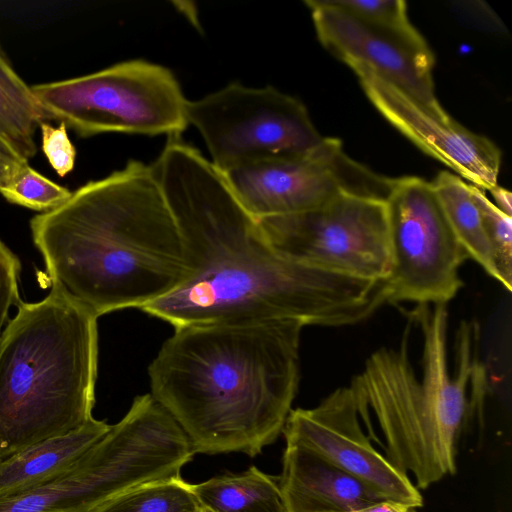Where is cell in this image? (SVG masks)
<instances>
[{
	"label": "cell",
	"instance_id": "obj_1",
	"mask_svg": "<svg viewBox=\"0 0 512 512\" xmlns=\"http://www.w3.org/2000/svg\"><path fill=\"white\" fill-rule=\"evenodd\" d=\"M183 237L188 274L141 308L176 327L290 319L306 325L360 322L387 303L385 280L316 269L276 251L224 174L198 149L169 137L150 165Z\"/></svg>",
	"mask_w": 512,
	"mask_h": 512
},
{
	"label": "cell",
	"instance_id": "obj_2",
	"mask_svg": "<svg viewBox=\"0 0 512 512\" xmlns=\"http://www.w3.org/2000/svg\"><path fill=\"white\" fill-rule=\"evenodd\" d=\"M303 327L290 319L176 327L148 367L150 394L194 453L255 457L292 410Z\"/></svg>",
	"mask_w": 512,
	"mask_h": 512
},
{
	"label": "cell",
	"instance_id": "obj_3",
	"mask_svg": "<svg viewBox=\"0 0 512 512\" xmlns=\"http://www.w3.org/2000/svg\"><path fill=\"white\" fill-rule=\"evenodd\" d=\"M30 228L51 285L97 317L141 309L189 271L173 213L151 166L138 160L79 187Z\"/></svg>",
	"mask_w": 512,
	"mask_h": 512
},
{
	"label": "cell",
	"instance_id": "obj_4",
	"mask_svg": "<svg viewBox=\"0 0 512 512\" xmlns=\"http://www.w3.org/2000/svg\"><path fill=\"white\" fill-rule=\"evenodd\" d=\"M17 308L0 343V459L81 427L95 403L98 317L55 286Z\"/></svg>",
	"mask_w": 512,
	"mask_h": 512
},
{
	"label": "cell",
	"instance_id": "obj_5",
	"mask_svg": "<svg viewBox=\"0 0 512 512\" xmlns=\"http://www.w3.org/2000/svg\"><path fill=\"white\" fill-rule=\"evenodd\" d=\"M31 89L46 120H58L80 137L109 132L179 137L189 125L188 100L173 72L143 59Z\"/></svg>",
	"mask_w": 512,
	"mask_h": 512
},
{
	"label": "cell",
	"instance_id": "obj_6",
	"mask_svg": "<svg viewBox=\"0 0 512 512\" xmlns=\"http://www.w3.org/2000/svg\"><path fill=\"white\" fill-rule=\"evenodd\" d=\"M186 117L205 141L210 162L222 173L265 159L299 156L324 139L305 105L272 86L232 82L188 100Z\"/></svg>",
	"mask_w": 512,
	"mask_h": 512
},
{
	"label": "cell",
	"instance_id": "obj_7",
	"mask_svg": "<svg viewBox=\"0 0 512 512\" xmlns=\"http://www.w3.org/2000/svg\"><path fill=\"white\" fill-rule=\"evenodd\" d=\"M385 204L390 248L387 303L447 305L463 286L459 270L468 256L431 182L414 176L396 178Z\"/></svg>",
	"mask_w": 512,
	"mask_h": 512
},
{
	"label": "cell",
	"instance_id": "obj_8",
	"mask_svg": "<svg viewBox=\"0 0 512 512\" xmlns=\"http://www.w3.org/2000/svg\"><path fill=\"white\" fill-rule=\"evenodd\" d=\"M257 221L269 244L291 260L364 280L389 274L385 201L343 194L310 210Z\"/></svg>",
	"mask_w": 512,
	"mask_h": 512
},
{
	"label": "cell",
	"instance_id": "obj_9",
	"mask_svg": "<svg viewBox=\"0 0 512 512\" xmlns=\"http://www.w3.org/2000/svg\"><path fill=\"white\" fill-rule=\"evenodd\" d=\"M409 338L399 348H381L370 355L350 387L359 415L372 412L384 436L386 458L412 474L426 489L456 472V451L443 441L409 358Z\"/></svg>",
	"mask_w": 512,
	"mask_h": 512
},
{
	"label": "cell",
	"instance_id": "obj_10",
	"mask_svg": "<svg viewBox=\"0 0 512 512\" xmlns=\"http://www.w3.org/2000/svg\"><path fill=\"white\" fill-rule=\"evenodd\" d=\"M223 174L257 220L310 210L343 194L386 201L396 181L349 157L341 141L331 137L305 154L265 159Z\"/></svg>",
	"mask_w": 512,
	"mask_h": 512
},
{
	"label": "cell",
	"instance_id": "obj_11",
	"mask_svg": "<svg viewBox=\"0 0 512 512\" xmlns=\"http://www.w3.org/2000/svg\"><path fill=\"white\" fill-rule=\"evenodd\" d=\"M282 433L286 443L317 454L386 499L423 506V497L408 475L380 454L363 432L350 385L334 390L313 408L291 410Z\"/></svg>",
	"mask_w": 512,
	"mask_h": 512
},
{
	"label": "cell",
	"instance_id": "obj_12",
	"mask_svg": "<svg viewBox=\"0 0 512 512\" xmlns=\"http://www.w3.org/2000/svg\"><path fill=\"white\" fill-rule=\"evenodd\" d=\"M348 66L379 113L422 151L484 191L498 184L502 153L489 138L431 113L365 65Z\"/></svg>",
	"mask_w": 512,
	"mask_h": 512
},
{
	"label": "cell",
	"instance_id": "obj_13",
	"mask_svg": "<svg viewBox=\"0 0 512 512\" xmlns=\"http://www.w3.org/2000/svg\"><path fill=\"white\" fill-rule=\"evenodd\" d=\"M305 4L320 43L334 56L347 65H365L431 113L450 117L435 95L429 46L418 47L377 30L328 0H306Z\"/></svg>",
	"mask_w": 512,
	"mask_h": 512
},
{
	"label": "cell",
	"instance_id": "obj_14",
	"mask_svg": "<svg viewBox=\"0 0 512 512\" xmlns=\"http://www.w3.org/2000/svg\"><path fill=\"white\" fill-rule=\"evenodd\" d=\"M278 477L285 512H347L386 498L317 454L286 443Z\"/></svg>",
	"mask_w": 512,
	"mask_h": 512
},
{
	"label": "cell",
	"instance_id": "obj_15",
	"mask_svg": "<svg viewBox=\"0 0 512 512\" xmlns=\"http://www.w3.org/2000/svg\"><path fill=\"white\" fill-rule=\"evenodd\" d=\"M111 425L94 417L81 427L0 459V499L39 487L69 469Z\"/></svg>",
	"mask_w": 512,
	"mask_h": 512
},
{
	"label": "cell",
	"instance_id": "obj_16",
	"mask_svg": "<svg viewBox=\"0 0 512 512\" xmlns=\"http://www.w3.org/2000/svg\"><path fill=\"white\" fill-rule=\"evenodd\" d=\"M192 489L212 512H285L278 481L255 466L192 484Z\"/></svg>",
	"mask_w": 512,
	"mask_h": 512
},
{
	"label": "cell",
	"instance_id": "obj_17",
	"mask_svg": "<svg viewBox=\"0 0 512 512\" xmlns=\"http://www.w3.org/2000/svg\"><path fill=\"white\" fill-rule=\"evenodd\" d=\"M431 184L468 258L499 282L493 247L472 199L470 184L449 171H441Z\"/></svg>",
	"mask_w": 512,
	"mask_h": 512
},
{
	"label": "cell",
	"instance_id": "obj_18",
	"mask_svg": "<svg viewBox=\"0 0 512 512\" xmlns=\"http://www.w3.org/2000/svg\"><path fill=\"white\" fill-rule=\"evenodd\" d=\"M45 120L31 86L17 74L0 45V136L28 161L37 152L35 135Z\"/></svg>",
	"mask_w": 512,
	"mask_h": 512
},
{
	"label": "cell",
	"instance_id": "obj_19",
	"mask_svg": "<svg viewBox=\"0 0 512 512\" xmlns=\"http://www.w3.org/2000/svg\"><path fill=\"white\" fill-rule=\"evenodd\" d=\"M201 509L192 484L180 476L134 488L97 512H200Z\"/></svg>",
	"mask_w": 512,
	"mask_h": 512
},
{
	"label": "cell",
	"instance_id": "obj_20",
	"mask_svg": "<svg viewBox=\"0 0 512 512\" xmlns=\"http://www.w3.org/2000/svg\"><path fill=\"white\" fill-rule=\"evenodd\" d=\"M359 21L418 47L425 39L412 25L403 0H328Z\"/></svg>",
	"mask_w": 512,
	"mask_h": 512
},
{
	"label": "cell",
	"instance_id": "obj_21",
	"mask_svg": "<svg viewBox=\"0 0 512 512\" xmlns=\"http://www.w3.org/2000/svg\"><path fill=\"white\" fill-rule=\"evenodd\" d=\"M0 194L10 203L44 213L64 204L72 191L24 163L0 189Z\"/></svg>",
	"mask_w": 512,
	"mask_h": 512
},
{
	"label": "cell",
	"instance_id": "obj_22",
	"mask_svg": "<svg viewBox=\"0 0 512 512\" xmlns=\"http://www.w3.org/2000/svg\"><path fill=\"white\" fill-rule=\"evenodd\" d=\"M470 192L493 247L499 283L511 291L512 217L498 209L481 188L470 184Z\"/></svg>",
	"mask_w": 512,
	"mask_h": 512
},
{
	"label": "cell",
	"instance_id": "obj_23",
	"mask_svg": "<svg viewBox=\"0 0 512 512\" xmlns=\"http://www.w3.org/2000/svg\"><path fill=\"white\" fill-rule=\"evenodd\" d=\"M42 150L54 171L60 177L70 173L75 165L76 149L64 123L53 126L44 121L40 124Z\"/></svg>",
	"mask_w": 512,
	"mask_h": 512
},
{
	"label": "cell",
	"instance_id": "obj_24",
	"mask_svg": "<svg viewBox=\"0 0 512 512\" xmlns=\"http://www.w3.org/2000/svg\"><path fill=\"white\" fill-rule=\"evenodd\" d=\"M21 262L19 258L0 240V343L4 329L8 323L9 311L18 306L19 277Z\"/></svg>",
	"mask_w": 512,
	"mask_h": 512
},
{
	"label": "cell",
	"instance_id": "obj_25",
	"mask_svg": "<svg viewBox=\"0 0 512 512\" xmlns=\"http://www.w3.org/2000/svg\"><path fill=\"white\" fill-rule=\"evenodd\" d=\"M347 512H417V508L385 499L368 507Z\"/></svg>",
	"mask_w": 512,
	"mask_h": 512
},
{
	"label": "cell",
	"instance_id": "obj_26",
	"mask_svg": "<svg viewBox=\"0 0 512 512\" xmlns=\"http://www.w3.org/2000/svg\"><path fill=\"white\" fill-rule=\"evenodd\" d=\"M494 201L495 206L502 212L512 217V194L511 192L499 186L498 184L488 190Z\"/></svg>",
	"mask_w": 512,
	"mask_h": 512
},
{
	"label": "cell",
	"instance_id": "obj_27",
	"mask_svg": "<svg viewBox=\"0 0 512 512\" xmlns=\"http://www.w3.org/2000/svg\"><path fill=\"white\" fill-rule=\"evenodd\" d=\"M0 159L14 165L28 163L16 150L0 136Z\"/></svg>",
	"mask_w": 512,
	"mask_h": 512
},
{
	"label": "cell",
	"instance_id": "obj_28",
	"mask_svg": "<svg viewBox=\"0 0 512 512\" xmlns=\"http://www.w3.org/2000/svg\"><path fill=\"white\" fill-rule=\"evenodd\" d=\"M19 166L20 165L10 164L0 159V189L10 180Z\"/></svg>",
	"mask_w": 512,
	"mask_h": 512
},
{
	"label": "cell",
	"instance_id": "obj_29",
	"mask_svg": "<svg viewBox=\"0 0 512 512\" xmlns=\"http://www.w3.org/2000/svg\"><path fill=\"white\" fill-rule=\"evenodd\" d=\"M200 512H212V511H210V510L205 509V508H203V507H202V509H201V511H200Z\"/></svg>",
	"mask_w": 512,
	"mask_h": 512
}]
</instances>
